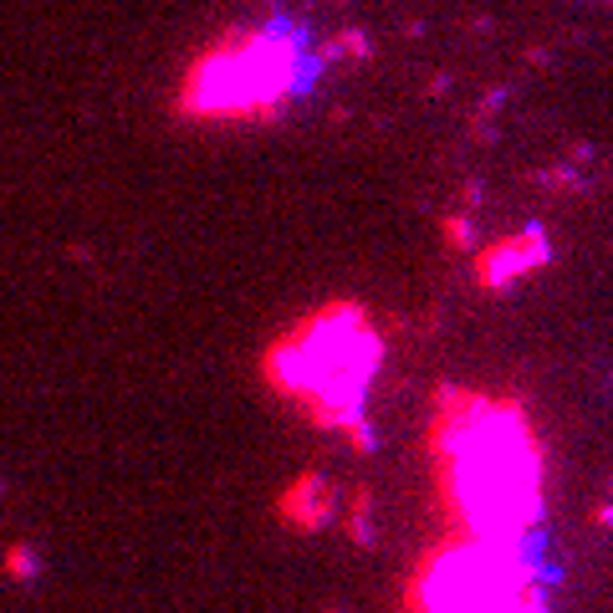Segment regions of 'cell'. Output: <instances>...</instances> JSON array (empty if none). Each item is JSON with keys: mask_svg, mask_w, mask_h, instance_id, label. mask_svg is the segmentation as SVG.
I'll return each instance as SVG.
<instances>
[{"mask_svg": "<svg viewBox=\"0 0 613 613\" xmlns=\"http://www.w3.org/2000/svg\"><path fill=\"white\" fill-rule=\"evenodd\" d=\"M419 450L440 531L531 548L548 516V440L522 399L486 383H440Z\"/></svg>", "mask_w": 613, "mask_h": 613, "instance_id": "obj_1", "label": "cell"}, {"mask_svg": "<svg viewBox=\"0 0 613 613\" xmlns=\"http://www.w3.org/2000/svg\"><path fill=\"white\" fill-rule=\"evenodd\" d=\"M389 343L364 302L332 297L286 322L261 353L266 394L286 404L302 425L353 440L368 434V399L383 373Z\"/></svg>", "mask_w": 613, "mask_h": 613, "instance_id": "obj_2", "label": "cell"}, {"mask_svg": "<svg viewBox=\"0 0 613 613\" xmlns=\"http://www.w3.org/2000/svg\"><path fill=\"white\" fill-rule=\"evenodd\" d=\"M312 83V41L297 26H235L184 66L174 108L189 123H266Z\"/></svg>", "mask_w": 613, "mask_h": 613, "instance_id": "obj_3", "label": "cell"}, {"mask_svg": "<svg viewBox=\"0 0 613 613\" xmlns=\"http://www.w3.org/2000/svg\"><path fill=\"white\" fill-rule=\"evenodd\" d=\"M399 613H548L531 548L470 542L440 531L404 578Z\"/></svg>", "mask_w": 613, "mask_h": 613, "instance_id": "obj_4", "label": "cell"}, {"mask_svg": "<svg viewBox=\"0 0 613 613\" xmlns=\"http://www.w3.org/2000/svg\"><path fill=\"white\" fill-rule=\"evenodd\" d=\"M548 256L552 250H548V241H542V231H516L486 250L481 266H476V277H481V286H512V282H522V277H531Z\"/></svg>", "mask_w": 613, "mask_h": 613, "instance_id": "obj_5", "label": "cell"}]
</instances>
